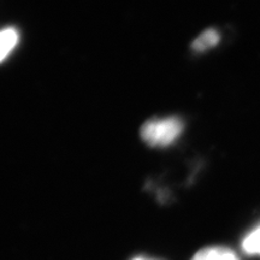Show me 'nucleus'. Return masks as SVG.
<instances>
[{"instance_id":"obj_1","label":"nucleus","mask_w":260,"mask_h":260,"mask_svg":"<svg viewBox=\"0 0 260 260\" xmlns=\"http://www.w3.org/2000/svg\"><path fill=\"white\" fill-rule=\"evenodd\" d=\"M183 130V123L176 117L153 119L141 128V138L153 147H165L177 140Z\"/></svg>"},{"instance_id":"obj_2","label":"nucleus","mask_w":260,"mask_h":260,"mask_svg":"<svg viewBox=\"0 0 260 260\" xmlns=\"http://www.w3.org/2000/svg\"><path fill=\"white\" fill-rule=\"evenodd\" d=\"M190 260H241L233 249L224 246H209L198 251Z\"/></svg>"},{"instance_id":"obj_3","label":"nucleus","mask_w":260,"mask_h":260,"mask_svg":"<svg viewBox=\"0 0 260 260\" xmlns=\"http://www.w3.org/2000/svg\"><path fill=\"white\" fill-rule=\"evenodd\" d=\"M18 40V31L15 28H5L0 30V63H3L15 50Z\"/></svg>"},{"instance_id":"obj_4","label":"nucleus","mask_w":260,"mask_h":260,"mask_svg":"<svg viewBox=\"0 0 260 260\" xmlns=\"http://www.w3.org/2000/svg\"><path fill=\"white\" fill-rule=\"evenodd\" d=\"M241 248L249 256H260V224L249 230L242 237Z\"/></svg>"},{"instance_id":"obj_5","label":"nucleus","mask_w":260,"mask_h":260,"mask_svg":"<svg viewBox=\"0 0 260 260\" xmlns=\"http://www.w3.org/2000/svg\"><path fill=\"white\" fill-rule=\"evenodd\" d=\"M219 42V34L218 31H216L214 29H209V30H205L204 32L195 39L193 42V48L198 52H203L209 50L216 46Z\"/></svg>"},{"instance_id":"obj_6","label":"nucleus","mask_w":260,"mask_h":260,"mask_svg":"<svg viewBox=\"0 0 260 260\" xmlns=\"http://www.w3.org/2000/svg\"><path fill=\"white\" fill-rule=\"evenodd\" d=\"M132 260H155V259L148 258V256H145V255H140V256H135V258H133Z\"/></svg>"}]
</instances>
